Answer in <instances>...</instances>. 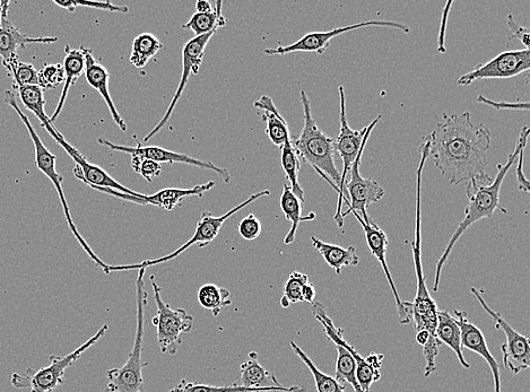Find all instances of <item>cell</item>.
Masks as SVG:
<instances>
[{
    "mask_svg": "<svg viewBox=\"0 0 530 392\" xmlns=\"http://www.w3.org/2000/svg\"><path fill=\"white\" fill-rule=\"evenodd\" d=\"M54 3L59 7L64 8L69 12H74L78 6L95 8V10L108 11L115 13H128L129 8L127 6H118L111 2H90V0H54Z\"/></svg>",
    "mask_w": 530,
    "mask_h": 392,
    "instance_id": "37",
    "label": "cell"
},
{
    "mask_svg": "<svg viewBox=\"0 0 530 392\" xmlns=\"http://www.w3.org/2000/svg\"><path fill=\"white\" fill-rule=\"evenodd\" d=\"M40 87L43 91L56 89L65 82L63 65H46L39 72Z\"/></svg>",
    "mask_w": 530,
    "mask_h": 392,
    "instance_id": "39",
    "label": "cell"
},
{
    "mask_svg": "<svg viewBox=\"0 0 530 392\" xmlns=\"http://www.w3.org/2000/svg\"><path fill=\"white\" fill-rule=\"evenodd\" d=\"M98 143L103 146H107L111 151L123 152L132 156V167L133 169L137 167L139 162L143 160H151L158 163H182L191 165V167L201 168L205 170H211L219 174L225 184H229L231 181L230 172L227 169L216 167L212 162H205L190 158L187 154L176 153L165 148L156 147V146H142L137 144V147H127L123 145H117L108 141V139L99 138Z\"/></svg>",
    "mask_w": 530,
    "mask_h": 392,
    "instance_id": "14",
    "label": "cell"
},
{
    "mask_svg": "<svg viewBox=\"0 0 530 392\" xmlns=\"http://www.w3.org/2000/svg\"><path fill=\"white\" fill-rule=\"evenodd\" d=\"M57 41L58 38L56 37H26L7 19V16L3 17L2 25H0V56L3 58V65L7 69V72L19 63V56H17L19 49L25 48L31 45V43H46V45H50V43Z\"/></svg>",
    "mask_w": 530,
    "mask_h": 392,
    "instance_id": "22",
    "label": "cell"
},
{
    "mask_svg": "<svg viewBox=\"0 0 530 392\" xmlns=\"http://www.w3.org/2000/svg\"><path fill=\"white\" fill-rule=\"evenodd\" d=\"M163 49L162 42L152 33H142L133 42L130 64L136 68H144L150 60Z\"/></svg>",
    "mask_w": 530,
    "mask_h": 392,
    "instance_id": "31",
    "label": "cell"
},
{
    "mask_svg": "<svg viewBox=\"0 0 530 392\" xmlns=\"http://www.w3.org/2000/svg\"><path fill=\"white\" fill-rule=\"evenodd\" d=\"M437 338L440 344H445L451 348L462 367L471 368L463 354L462 334H460L458 322L448 311L439 310L438 312Z\"/></svg>",
    "mask_w": 530,
    "mask_h": 392,
    "instance_id": "27",
    "label": "cell"
},
{
    "mask_svg": "<svg viewBox=\"0 0 530 392\" xmlns=\"http://www.w3.org/2000/svg\"><path fill=\"white\" fill-rule=\"evenodd\" d=\"M109 329L108 325L102 326L98 333L93 335L88 342H85L72 353L66 356H50L48 367L41 368L38 371L29 369L25 373H14L12 376V385L17 389H30L31 392H52L65 382V372L72 367L80 357L97 344L100 339L106 335Z\"/></svg>",
    "mask_w": 530,
    "mask_h": 392,
    "instance_id": "7",
    "label": "cell"
},
{
    "mask_svg": "<svg viewBox=\"0 0 530 392\" xmlns=\"http://www.w3.org/2000/svg\"><path fill=\"white\" fill-rule=\"evenodd\" d=\"M471 292L474 295V298L480 302L483 309L489 313V316L494 321L495 327L502 330L507 337L506 344L501 347L503 365H505V368L512 374H518L528 370L530 367L529 339L526 336L517 333V331L512 328L505 319H503L501 313L494 311L489 307V304L486 303L483 298L482 291L472 287Z\"/></svg>",
    "mask_w": 530,
    "mask_h": 392,
    "instance_id": "13",
    "label": "cell"
},
{
    "mask_svg": "<svg viewBox=\"0 0 530 392\" xmlns=\"http://www.w3.org/2000/svg\"><path fill=\"white\" fill-rule=\"evenodd\" d=\"M85 52V78L86 82L93 87L94 90H97L102 99L106 101L107 106L110 110L111 117L114 119L116 125L126 132L127 125L123 118L119 115V112L116 109L114 101H112L111 94L109 91V81L110 73L107 71V68L101 65L95 60L93 52L91 49L84 48Z\"/></svg>",
    "mask_w": 530,
    "mask_h": 392,
    "instance_id": "23",
    "label": "cell"
},
{
    "mask_svg": "<svg viewBox=\"0 0 530 392\" xmlns=\"http://www.w3.org/2000/svg\"><path fill=\"white\" fill-rule=\"evenodd\" d=\"M4 100L8 104V106H11L15 110L17 115L20 116L24 126L26 127V129H28V132L34 145V150H36L37 168L43 174H45V176L51 180L52 185L55 186L60 198V203H62L64 208V213L69 229H71V231L75 235L76 240L80 242V245L85 250L86 254H88L89 257L93 260V263L98 267L102 268L103 272H106L108 265L106 263H103V261L97 255L94 254V251L90 248L88 242H86L82 237L81 233L78 232L76 225L72 219L71 211H69L67 199L63 190V177L60 176V174L56 170V155L52 154L48 150V148L43 145L38 133L36 132V129H34V127L32 126L31 121L28 117L24 115L21 108L19 107V104H17L15 94L12 91H6Z\"/></svg>",
    "mask_w": 530,
    "mask_h": 392,
    "instance_id": "6",
    "label": "cell"
},
{
    "mask_svg": "<svg viewBox=\"0 0 530 392\" xmlns=\"http://www.w3.org/2000/svg\"><path fill=\"white\" fill-rule=\"evenodd\" d=\"M304 126L299 138H292V145L300 160L306 161L321 178L340 193L342 173L336 167L335 141L321 130L312 117L311 103L306 92L301 91Z\"/></svg>",
    "mask_w": 530,
    "mask_h": 392,
    "instance_id": "3",
    "label": "cell"
},
{
    "mask_svg": "<svg viewBox=\"0 0 530 392\" xmlns=\"http://www.w3.org/2000/svg\"><path fill=\"white\" fill-rule=\"evenodd\" d=\"M529 128L527 126L521 128V132L516 144L515 151L509 155L508 161L505 164L498 165V174L490 185H477L476 182H469L466 187V195L468 197V204L465 209V219L457 226L453 237L448 242V245L443 251L442 256L438 260L436 267V276H434L433 291L439 290L440 278L442 268L447 263V259L453 251L456 243L462 237L465 231L471 226L484 219H492L493 214L499 208L502 213H507L505 207L500 204V191L503 181H505L508 172L512 165L517 162L521 147L528 142Z\"/></svg>",
    "mask_w": 530,
    "mask_h": 392,
    "instance_id": "2",
    "label": "cell"
},
{
    "mask_svg": "<svg viewBox=\"0 0 530 392\" xmlns=\"http://www.w3.org/2000/svg\"><path fill=\"white\" fill-rule=\"evenodd\" d=\"M370 26H381V28H392L410 33V26L393 21L373 20L368 22L356 23L353 25L343 26V28H336L325 32H310L302 37L299 41L292 43L290 46L278 47L275 49H265V54L268 56L275 55H289L293 52H316L317 55H324L330 46V41L342 34L358 29L370 28Z\"/></svg>",
    "mask_w": 530,
    "mask_h": 392,
    "instance_id": "11",
    "label": "cell"
},
{
    "mask_svg": "<svg viewBox=\"0 0 530 392\" xmlns=\"http://www.w3.org/2000/svg\"><path fill=\"white\" fill-rule=\"evenodd\" d=\"M147 269H139L136 281L137 324L134 346L123 367L107 372L108 385L103 392H146L143 369L147 363L142 361L144 350V310L147 306L144 276Z\"/></svg>",
    "mask_w": 530,
    "mask_h": 392,
    "instance_id": "4",
    "label": "cell"
},
{
    "mask_svg": "<svg viewBox=\"0 0 530 392\" xmlns=\"http://www.w3.org/2000/svg\"><path fill=\"white\" fill-rule=\"evenodd\" d=\"M7 73L13 78L14 89L22 86H40L39 72L31 64L19 62Z\"/></svg>",
    "mask_w": 530,
    "mask_h": 392,
    "instance_id": "36",
    "label": "cell"
},
{
    "mask_svg": "<svg viewBox=\"0 0 530 392\" xmlns=\"http://www.w3.org/2000/svg\"><path fill=\"white\" fill-rule=\"evenodd\" d=\"M269 195H271V191L269 190L260 191V193L251 195L247 200H245V202L241 203L237 207L232 208L230 212L225 213L224 215L219 217L213 216L210 212H204L201 216V219H199L193 237H191V239H189L184 246H181L175 252H172V254L160 257L158 259L144 260L142 261V263L139 264L123 266L108 265V268L104 273L108 275L111 272H126V270L147 269L152 266L168 263V261L178 258L182 254H184V252L190 247L197 245V243H199V246H201V248L211 245L217 235H219L223 224L227 222V220H229L231 216L242 211L243 208H246L250 204H253L254 202H256V200Z\"/></svg>",
    "mask_w": 530,
    "mask_h": 392,
    "instance_id": "8",
    "label": "cell"
},
{
    "mask_svg": "<svg viewBox=\"0 0 530 392\" xmlns=\"http://www.w3.org/2000/svg\"><path fill=\"white\" fill-rule=\"evenodd\" d=\"M24 104V107L34 113L42 127H45L50 136H56L58 130L51 123L45 111V91L40 86H22L15 89Z\"/></svg>",
    "mask_w": 530,
    "mask_h": 392,
    "instance_id": "29",
    "label": "cell"
},
{
    "mask_svg": "<svg viewBox=\"0 0 530 392\" xmlns=\"http://www.w3.org/2000/svg\"><path fill=\"white\" fill-rule=\"evenodd\" d=\"M429 153L447 184L457 186L476 182L490 185L493 179L485 172L489 165L491 132L484 124L474 125L471 113H442L436 129L424 137Z\"/></svg>",
    "mask_w": 530,
    "mask_h": 392,
    "instance_id": "1",
    "label": "cell"
},
{
    "mask_svg": "<svg viewBox=\"0 0 530 392\" xmlns=\"http://www.w3.org/2000/svg\"><path fill=\"white\" fill-rule=\"evenodd\" d=\"M292 350L300 357V360L307 365L312 377H314L316 389L318 392H345L346 386L344 382L338 381L335 377H330L328 374L320 371L310 357L301 350L293 341L290 343Z\"/></svg>",
    "mask_w": 530,
    "mask_h": 392,
    "instance_id": "34",
    "label": "cell"
},
{
    "mask_svg": "<svg viewBox=\"0 0 530 392\" xmlns=\"http://www.w3.org/2000/svg\"><path fill=\"white\" fill-rule=\"evenodd\" d=\"M300 392H304V391H300Z\"/></svg>",
    "mask_w": 530,
    "mask_h": 392,
    "instance_id": "51",
    "label": "cell"
},
{
    "mask_svg": "<svg viewBox=\"0 0 530 392\" xmlns=\"http://www.w3.org/2000/svg\"><path fill=\"white\" fill-rule=\"evenodd\" d=\"M254 107L265 112L263 120L266 123V134L274 145L282 147L286 142L290 141L292 137L288 123L275 107L272 98L264 95V97L254 103Z\"/></svg>",
    "mask_w": 530,
    "mask_h": 392,
    "instance_id": "24",
    "label": "cell"
},
{
    "mask_svg": "<svg viewBox=\"0 0 530 392\" xmlns=\"http://www.w3.org/2000/svg\"><path fill=\"white\" fill-rule=\"evenodd\" d=\"M530 68V51L527 49L503 51L490 62L480 64L472 72L458 78L459 86H469L482 80H507L526 73Z\"/></svg>",
    "mask_w": 530,
    "mask_h": 392,
    "instance_id": "12",
    "label": "cell"
},
{
    "mask_svg": "<svg viewBox=\"0 0 530 392\" xmlns=\"http://www.w3.org/2000/svg\"><path fill=\"white\" fill-rule=\"evenodd\" d=\"M309 277L300 272H293L284 285V293L281 304L284 309L289 308L291 304L303 302L304 286L309 283Z\"/></svg>",
    "mask_w": 530,
    "mask_h": 392,
    "instance_id": "35",
    "label": "cell"
},
{
    "mask_svg": "<svg viewBox=\"0 0 530 392\" xmlns=\"http://www.w3.org/2000/svg\"><path fill=\"white\" fill-rule=\"evenodd\" d=\"M281 151V162L285 176L290 181V187L293 191V194L304 203V190L299 184L301 160L297 151L294 150L292 138L281 147Z\"/></svg>",
    "mask_w": 530,
    "mask_h": 392,
    "instance_id": "33",
    "label": "cell"
},
{
    "mask_svg": "<svg viewBox=\"0 0 530 392\" xmlns=\"http://www.w3.org/2000/svg\"><path fill=\"white\" fill-rule=\"evenodd\" d=\"M507 25L509 30L511 31V37L509 38L508 43L511 40H518L519 42L523 43V46L525 49L529 50V31L525 28V26L520 25L516 22L514 19V15L509 14Z\"/></svg>",
    "mask_w": 530,
    "mask_h": 392,
    "instance_id": "41",
    "label": "cell"
},
{
    "mask_svg": "<svg viewBox=\"0 0 530 392\" xmlns=\"http://www.w3.org/2000/svg\"><path fill=\"white\" fill-rule=\"evenodd\" d=\"M222 6L223 3L219 0L211 12L194 14L186 24L182 25V28L193 31L196 37L216 32L217 29L228 24L227 19L222 14Z\"/></svg>",
    "mask_w": 530,
    "mask_h": 392,
    "instance_id": "30",
    "label": "cell"
},
{
    "mask_svg": "<svg viewBox=\"0 0 530 392\" xmlns=\"http://www.w3.org/2000/svg\"><path fill=\"white\" fill-rule=\"evenodd\" d=\"M57 143L62 146L67 152V154L71 156V158L74 160V162L76 163L75 168L73 170L74 176L78 180L84 182L85 185H88L92 189L109 188L121 191V193L127 195H139L135 193V191L130 190L124 187L123 185H120L117 180L110 177L109 174L100 167H98V165H94L86 161L84 156L80 152H78L75 147L65 141L64 136L63 138H59Z\"/></svg>",
    "mask_w": 530,
    "mask_h": 392,
    "instance_id": "20",
    "label": "cell"
},
{
    "mask_svg": "<svg viewBox=\"0 0 530 392\" xmlns=\"http://www.w3.org/2000/svg\"><path fill=\"white\" fill-rule=\"evenodd\" d=\"M63 68L65 72L64 89L62 95H60V100L54 115L50 117L52 124L55 123L60 113H62L69 90H71V87L85 71V52L83 46L80 49H72L66 46Z\"/></svg>",
    "mask_w": 530,
    "mask_h": 392,
    "instance_id": "25",
    "label": "cell"
},
{
    "mask_svg": "<svg viewBox=\"0 0 530 392\" xmlns=\"http://www.w3.org/2000/svg\"><path fill=\"white\" fill-rule=\"evenodd\" d=\"M314 315L320 322L321 326H323L329 341L334 344L337 343L343 345L346 350L353 355L356 367H358L356 368V379H358L363 392H370L373 383L378 382L381 379L380 371L373 369L366 359H363L360 353L356 351L351 344L345 341L343 329L337 328L334 325L333 320L328 317L327 310L323 304L319 302L314 303Z\"/></svg>",
    "mask_w": 530,
    "mask_h": 392,
    "instance_id": "18",
    "label": "cell"
},
{
    "mask_svg": "<svg viewBox=\"0 0 530 392\" xmlns=\"http://www.w3.org/2000/svg\"><path fill=\"white\" fill-rule=\"evenodd\" d=\"M8 10H10V3L0 2V15L6 17Z\"/></svg>",
    "mask_w": 530,
    "mask_h": 392,
    "instance_id": "49",
    "label": "cell"
},
{
    "mask_svg": "<svg viewBox=\"0 0 530 392\" xmlns=\"http://www.w3.org/2000/svg\"><path fill=\"white\" fill-rule=\"evenodd\" d=\"M413 260L416 275V295L413 302L404 301V306L413 318L416 333L417 331H428L431 338H437L438 326V306L431 298L427 282L423 274L421 258V189L416 188V226L415 238L412 242Z\"/></svg>",
    "mask_w": 530,
    "mask_h": 392,
    "instance_id": "5",
    "label": "cell"
},
{
    "mask_svg": "<svg viewBox=\"0 0 530 392\" xmlns=\"http://www.w3.org/2000/svg\"><path fill=\"white\" fill-rule=\"evenodd\" d=\"M338 93H340L341 99V130L340 135H338L335 142V151L340 154L343 160V172H341V187L340 193H338L337 211L334 219L337 223L338 228L342 229L344 226V219L342 217V206L343 203L347 200L345 194V184L347 181V177H349V172L352 167V164L354 163L356 158H358L361 146L364 142V138H366V135L370 132V130L375 129V127L378 125L381 119V115H379L375 120H373L368 127H364L361 130H353L350 127L349 123H347L345 101L346 98L343 86L338 87Z\"/></svg>",
    "mask_w": 530,
    "mask_h": 392,
    "instance_id": "10",
    "label": "cell"
},
{
    "mask_svg": "<svg viewBox=\"0 0 530 392\" xmlns=\"http://www.w3.org/2000/svg\"><path fill=\"white\" fill-rule=\"evenodd\" d=\"M196 10L197 13H208L213 10V7L210 2H206V0H199V2L196 3Z\"/></svg>",
    "mask_w": 530,
    "mask_h": 392,
    "instance_id": "48",
    "label": "cell"
},
{
    "mask_svg": "<svg viewBox=\"0 0 530 392\" xmlns=\"http://www.w3.org/2000/svg\"><path fill=\"white\" fill-rule=\"evenodd\" d=\"M477 103H483L486 104V106L492 107L495 110H529V103L528 102H520L519 100L515 103H509V102H495L493 100H490L488 98H485L484 95H479V98L476 100Z\"/></svg>",
    "mask_w": 530,
    "mask_h": 392,
    "instance_id": "43",
    "label": "cell"
},
{
    "mask_svg": "<svg viewBox=\"0 0 530 392\" xmlns=\"http://www.w3.org/2000/svg\"><path fill=\"white\" fill-rule=\"evenodd\" d=\"M384 359V354L373 352L367 357L366 361L371 365L373 369L380 371L382 361H384Z\"/></svg>",
    "mask_w": 530,
    "mask_h": 392,
    "instance_id": "46",
    "label": "cell"
},
{
    "mask_svg": "<svg viewBox=\"0 0 530 392\" xmlns=\"http://www.w3.org/2000/svg\"><path fill=\"white\" fill-rule=\"evenodd\" d=\"M312 246H314L319 254L323 256L327 265L335 270L337 275H341L344 267H355L360 263V257L356 252L355 247L350 246L343 248L340 246L332 245L319 240L316 237L311 238Z\"/></svg>",
    "mask_w": 530,
    "mask_h": 392,
    "instance_id": "26",
    "label": "cell"
},
{
    "mask_svg": "<svg viewBox=\"0 0 530 392\" xmlns=\"http://www.w3.org/2000/svg\"><path fill=\"white\" fill-rule=\"evenodd\" d=\"M455 319L462 334V347L483 357L488 363L494 381V392H502L500 364L494 359L482 330L467 317V312L455 309Z\"/></svg>",
    "mask_w": 530,
    "mask_h": 392,
    "instance_id": "21",
    "label": "cell"
},
{
    "mask_svg": "<svg viewBox=\"0 0 530 392\" xmlns=\"http://www.w3.org/2000/svg\"><path fill=\"white\" fill-rule=\"evenodd\" d=\"M151 284L156 303V316L152 324L156 328V337L161 352L167 355H175L182 342V335L189 333L194 327V317L184 309H173L167 302L162 300L161 287L151 276Z\"/></svg>",
    "mask_w": 530,
    "mask_h": 392,
    "instance_id": "9",
    "label": "cell"
},
{
    "mask_svg": "<svg viewBox=\"0 0 530 392\" xmlns=\"http://www.w3.org/2000/svg\"><path fill=\"white\" fill-rule=\"evenodd\" d=\"M134 170L136 173L141 174L147 182H152L153 179L160 176L162 167L158 162L143 160L137 164V167L134 168Z\"/></svg>",
    "mask_w": 530,
    "mask_h": 392,
    "instance_id": "42",
    "label": "cell"
},
{
    "mask_svg": "<svg viewBox=\"0 0 530 392\" xmlns=\"http://www.w3.org/2000/svg\"><path fill=\"white\" fill-rule=\"evenodd\" d=\"M527 144H525L523 147H521V150L518 155V165L516 170V176L518 181V188L520 191H523V193H529V181L525 177L524 174V156H525V150H526Z\"/></svg>",
    "mask_w": 530,
    "mask_h": 392,
    "instance_id": "44",
    "label": "cell"
},
{
    "mask_svg": "<svg viewBox=\"0 0 530 392\" xmlns=\"http://www.w3.org/2000/svg\"><path fill=\"white\" fill-rule=\"evenodd\" d=\"M170 392H249L240 385L231 386H210L204 385V383L190 382L186 379L182 380L176 388H173Z\"/></svg>",
    "mask_w": 530,
    "mask_h": 392,
    "instance_id": "38",
    "label": "cell"
},
{
    "mask_svg": "<svg viewBox=\"0 0 530 392\" xmlns=\"http://www.w3.org/2000/svg\"><path fill=\"white\" fill-rule=\"evenodd\" d=\"M215 187V182L210 181L205 185H198L190 189H179V188H167L162 189L159 193L151 196L139 194L138 196L127 195L121 193V191L109 188H93L94 190L101 191L103 194L114 196L120 199L127 200L129 203L138 205H153L165 209V211H172L182 200L198 196L202 197L207 191L212 190Z\"/></svg>",
    "mask_w": 530,
    "mask_h": 392,
    "instance_id": "19",
    "label": "cell"
},
{
    "mask_svg": "<svg viewBox=\"0 0 530 392\" xmlns=\"http://www.w3.org/2000/svg\"><path fill=\"white\" fill-rule=\"evenodd\" d=\"M303 204L304 203L293 194L290 185L284 184L281 196V209L286 220L291 222V229L289 233L286 234L284 245H292L300 223L314 221L316 219L315 213H310L308 216H302Z\"/></svg>",
    "mask_w": 530,
    "mask_h": 392,
    "instance_id": "28",
    "label": "cell"
},
{
    "mask_svg": "<svg viewBox=\"0 0 530 392\" xmlns=\"http://www.w3.org/2000/svg\"><path fill=\"white\" fill-rule=\"evenodd\" d=\"M451 6H453V2L447 3L445 11L442 12L441 28L439 32V41H438L439 54H446V51H447L445 47V39H446L448 15H449Z\"/></svg>",
    "mask_w": 530,
    "mask_h": 392,
    "instance_id": "45",
    "label": "cell"
},
{
    "mask_svg": "<svg viewBox=\"0 0 530 392\" xmlns=\"http://www.w3.org/2000/svg\"><path fill=\"white\" fill-rule=\"evenodd\" d=\"M372 130L364 138L358 158L352 164L350 169V181H346L345 193L347 195L346 204L349 205V211L342 213L343 219L349 215L350 212L359 213L361 216L368 215L367 208L371 204L380 202L385 196L386 191L377 181L366 179L361 176L360 167L364 148H366Z\"/></svg>",
    "mask_w": 530,
    "mask_h": 392,
    "instance_id": "15",
    "label": "cell"
},
{
    "mask_svg": "<svg viewBox=\"0 0 530 392\" xmlns=\"http://www.w3.org/2000/svg\"><path fill=\"white\" fill-rule=\"evenodd\" d=\"M350 213H352L355 219L358 220L362 225L364 238H366L367 246L371 252V255L379 261L382 269H384L390 290H392L396 301L399 322H401L402 325L410 324L412 319L410 315H408L406 307L404 306V301L401 300V296L398 294L393 276L390 274V270L387 265L386 252L388 247V238L386 233L375 221L370 219L369 215L361 216L356 212Z\"/></svg>",
    "mask_w": 530,
    "mask_h": 392,
    "instance_id": "17",
    "label": "cell"
},
{
    "mask_svg": "<svg viewBox=\"0 0 530 392\" xmlns=\"http://www.w3.org/2000/svg\"><path fill=\"white\" fill-rule=\"evenodd\" d=\"M3 16L0 15V25H2Z\"/></svg>",
    "mask_w": 530,
    "mask_h": 392,
    "instance_id": "50",
    "label": "cell"
},
{
    "mask_svg": "<svg viewBox=\"0 0 530 392\" xmlns=\"http://www.w3.org/2000/svg\"><path fill=\"white\" fill-rule=\"evenodd\" d=\"M215 32L204 34L201 37H195L194 39L189 40L184 50H182V74L180 78V83L178 89L173 95V99L170 103L169 109L165 112L164 117L158 125L154 127L152 132L144 138V142H149L151 139L168 124L169 119L172 116L173 111H175L177 104L181 98L182 93H184L187 84L189 83V78L191 74L197 75L199 69L203 64L204 54L208 42L211 41Z\"/></svg>",
    "mask_w": 530,
    "mask_h": 392,
    "instance_id": "16",
    "label": "cell"
},
{
    "mask_svg": "<svg viewBox=\"0 0 530 392\" xmlns=\"http://www.w3.org/2000/svg\"><path fill=\"white\" fill-rule=\"evenodd\" d=\"M197 299L201 307L210 310L214 317L219 316L222 309L232 303L231 292L215 284L203 285L198 291Z\"/></svg>",
    "mask_w": 530,
    "mask_h": 392,
    "instance_id": "32",
    "label": "cell"
},
{
    "mask_svg": "<svg viewBox=\"0 0 530 392\" xmlns=\"http://www.w3.org/2000/svg\"><path fill=\"white\" fill-rule=\"evenodd\" d=\"M238 229L241 237L247 241L258 239L263 230L262 223L254 214H250L246 219H243Z\"/></svg>",
    "mask_w": 530,
    "mask_h": 392,
    "instance_id": "40",
    "label": "cell"
},
{
    "mask_svg": "<svg viewBox=\"0 0 530 392\" xmlns=\"http://www.w3.org/2000/svg\"><path fill=\"white\" fill-rule=\"evenodd\" d=\"M315 299H316V289H315V286L312 285L310 282L304 286V290H303V302H308V303H312L314 304L315 303Z\"/></svg>",
    "mask_w": 530,
    "mask_h": 392,
    "instance_id": "47",
    "label": "cell"
}]
</instances>
